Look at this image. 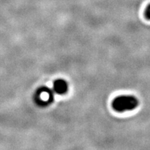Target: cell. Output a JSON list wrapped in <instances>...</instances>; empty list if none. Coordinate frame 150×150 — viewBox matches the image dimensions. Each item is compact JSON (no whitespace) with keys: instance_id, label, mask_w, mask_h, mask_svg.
<instances>
[{"instance_id":"cell-3","label":"cell","mask_w":150,"mask_h":150,"mask_svg":"<svg viewBox=\"0 0 150 150\" xmlns=\"http://www.w3.org/2000/svg\"><path fill=\"white\" fill-rule=\"evenodd\" d=\"M53 90L59 95H64L68 91V83L64 79H59L54 82Z\"/></svg>"},{"instance_id":"cell-4","label":"cell","mask_w":150,"mask_h":150,"mask_svg":"<svg viewBox=\"0 0 150 150\" xmlns=\"http://www.w3.org/2000/svg\"><path fill=\"white\" fill-rule=\"evenodd\" d=\"M145 18H147V20H150V4L148 5L147 7L145 9Z\"/></svg>"},{"instance_id":"cell-2","label":"cell","mask_w":150,"mask_h":150,"mask_svg":"<svg viewBox=\"0 0 150 150\" xmlns=\"http://www.w3.org/2000/svg\"><path fill=\"white\" fill-rule=\"evenodd\" d=\"M54 99V91L47 86H42L35 91L33 100L38 106L46 107L52 104Z\"/></svg>"},{"instance_id":"cell-1","label":"cell","mask_w":150,"mask_h":150,"mask_svg":"<svg viewBox=\"0 0 150 150\" xmlns=\"http://www.w3.org/2000/svg\"><path fill=\"white\" fill-rule=\"evenodd\" d=\"M138 99L132 95H121L112 102V107L115 111L125 112L134 110L138 106Z\"/></svg>"}]
</instances>
